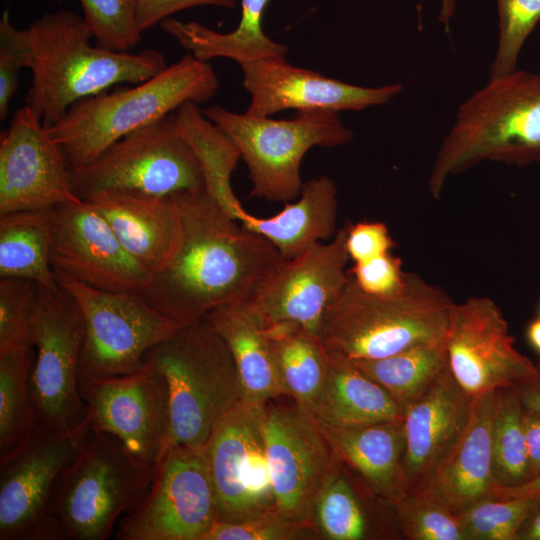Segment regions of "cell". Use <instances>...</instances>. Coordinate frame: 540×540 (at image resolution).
I'll return each mask as SVG.
<instances>
[{
	"label": "cell",
	"mask_w": 540,
	"mask_h": 540,
	"mask_svg": "<svg viewBox=\"0 0 540 540\" xmlns=\"http://www.w3.org/2000/svg\"><path fill=\"white\" fill-rule=\"evenodd\" d=\"M318 424L339 462L355 472L373 496L393 507L406 494L402 420L355 427Z\"/></svg>",
	"instance_id": "25"
},
{
	"label": "cell",
	"mask_w": 540,
	"mask_h": 540,
	"mask_svg": "<svg viewBox=\"0 0 540 540\" xmlns=\"http://www.w3.org/2000/svg\"><path fill=\"white\" fill-rule=\"evenodd\" d=\"M29 68L28 43L24 29H16L4 11L0 20V119L6 118L9 104L19 85V72Z\"/></svg>",
	"instance_id": "43"
},
{
	"label": "cell",
	"mask_w": 540,
	"mask_h": 540,
	"mask_svg": "<svg viewBox=\"0 0 540 540\" xmlns=\"http://www.w3.org/2000/svg\"><path fill=\"white\" fill-rule=\"evenodd\" d=\"M523 412L515 388L498 391L491 436L496 488L520 486L530 479Z\"/></svg>",
	"instance_id": "35"
},
{
	"label": "cell",
	"mask_w": 540,
	"mask_h": 540,
	"mask_svg": "<svg viewBox=\"0 0 540 540\" xmlns=\"http://www.w3.org/2000/svg\"><path fill=\"white\" fill-rule=\"evenodd\" d=\"M174 116L179 133L199 161L206 192L227 215L240 221L246 210L231 186V175L241 159L238 148L203 114L198 104L186 103Z\"/></svg>",
	"instance_id": "30"
},
{
	"label": "cell",
	"mask_w": 540,
	"mask_h": 540,
	"mask_svg": "<svg viewBox=\"0 0 540 540\" xmlns=\"http://www.w3.org/2000/svg\"><path fill=\"white\" fill-rule=\"evenodd\" d=\"M520 497L540 498V473L520 486L496 488L495 491V499Z\"/></svg>",
	"instance_id": "49"
},
{
	"label": "cell",
	"mask_w": 540,
	"mask_h": 540,
	"mask_svg": "<svg viewBox=\"0 0 540 540\" xmlns=\"http://www.w3.org/2000/svg\"><path fill=\"white\" fill-rule=\"evenodd\" d=\"M24 32L33 74L25 102L45 127L83 98L116 84L146 81L167 67L155 49L117 52L92 46L84 18L68 10L47 13Z\"/></svg>",
	"instance_id": "2"
},
{
	"label": "cell",
	"mask_w": 540,
	"mask_h": 540,
	"mask_svg": "<svg viewBox=\"0 0 540 540\" xmlns=\"http://www.w3.org/2000/svg\"><path fill=\"white\" fill-rule=\"evenodd\" d=\"M236 3L237 0H137V24L143 33L172 14L187 8L201 5L234 8Z\"/></svg>",
	"instance_id": "46"
},
{
	"label": "cell",
	"mask_w": 540,
	"mask_h": 540,
	"mask_svg": "<svg viewBox=\"0 0 540 540\" xmlns=\"http://www.w3.org/2000/svg\"><path fill=\"white\" fill-rule=\"evenodd\" d=\"M269 1L241 0L239 24L229 33H219L198 22H182L170 17L162 20L160 27L201 61L223 57L241 64L285 58L287 46L273 41L263 30V16Z\"/></svg>",
	"instance_id": "29"
},
{
	"label": "cell",
	"mask_w": 540,
	"mask_h": 540,
	"mask_svg": "<svg viewBox=\"0 0 540 540\" xmlns=\"http://www.w3.org/2000/svg\"><path fill=\"white\" fill-rule=\"evenodd\" d=\"M498 391L475 397L470 423L459 444L418 491L455 515L483 500L495 499L491 436Z\"/></svg>",
	"instance_id": "24"
},
{
	"label": "cell",
	"mask_w": 540,
	"mask_h": 540,
	"mask_svg": "<svg viewBox=\"0 0 540 540\" xmlns=\"http://www.w3.org/2000/svg\"><path fill=\"white\" fill-rule=\"evenodd\" d=\"M337 208L336 184L321 175L304 182L298 200L286 203L276 215L260 218L246 211L239 222L270 241L282 258L290 259L335 236Z\"/></svg>",
	"instance_id": "26"
},
{
	"label": "cell",
	"mask_w": 540,
	"mask_h": 540,
	"mask_svg": "<svg viewBox=\"0 0 540 540\" xmlns=\"http://www.w3.org/2000/svg\"><path fill=\"white\" fill-rule=\"evenodd\" d=\"M514 388L523 409L540 416V371Z\"/></svg>",
	"instance_id": "48"
},
{
	"label": "cell",
	"mask_w": 540,
	"mask_h": 540,
	"mask_svg": "<svg viewBox=\"0 0 540 540\" xmlns=\"http://www.w3.org/2000/svg\"><path fill=\"white\" fill-rule=\"evenodd\" d=\"M315 528L327 539L366 538L368 521L360 500L339 467L323 486L314 504Z\"/></svg>",
	"instance_id": "36"
},
{
	"label": "cell",
	"mask_w": 540,
	"mask_h": 540,
	"mask_svg": "<svg viewBox=\"0 0 540 540\" xmlns=\"http://www.w3.org/2000/svg\"><path fill=\"white\" fill-rule=\"evenodd\" d=\"M144 359L164 376L169 428L163 455L172 447H203L217 422L240 397L232 354L206 321L181 327L150 349Z\"/></svg>",
	"instance_id": "6"
},
{
	"label": "cell",
	"mask_w": 540,
	"mask_h": 540,
	"mask_svg": "<svg viewBox=\"0 0 540 540\" xmlns=\"http://www.w3.org/2000/svg\"><path fill=\"white\" fill-rule=\"evenodd\" d=\"M89 428L88 421L71 431L39 424L26 443L0 459V540L66 539L48 513L49 501Z\"/></svg>",
	"instance_id": "12"
},
{
	"label": "cell",
	"mask_w": 540,
	"mask_h": 540,
	"mask_svg": "<svg viewBox=\"0 0 540 540\" xmlns=\"http://www.w3.org/2000/svg\"><path fill=\"white\" fill-rule=\"evenodd\" d=\"M496 3L499 36L489 77L518 69L522 47L540 22V0H496Z\"/></svg>",
	"instance_id": "41"
},
{
	"label": "cell",
	"mask_w": 540,
	"mask_h": 540,
	"mask_svg": "<svg viewBox=\"0 0 540 540\" xmlns=\"http://www.w3.org/2000/svg\"><path fill=\"white\" fill-rule=\"evenodd\" d=\"M540 498L487 499L457 515L466 540H517Z\"/></svg>",
	"instance_id": "38"
},
{
	"label": "cell",
	"mask_w": 540,
	"mask_h": 540,
	"mask_svg": "<svg viewBox=\"0 0 540 540\" xmlns=\"http://www.w3.org/2000/svg\"><path fill=\"white\" fill-rule=\"evenodd\" d=\"M523 426L529 460L530 479H532L540 473V416L524 410Z\"/></svg>",
	"instance_id": "47"
},
{
	"label": "cell",
	"mask_w": 540,
	"mask_h": 540,
	"mask_svg": "<svg viewBox=\"0 0 540 540\" xmlns=\"http://www.w3.org/2000/svg\"><path fill=\"white\" fill-rule=\"evenodd\" d=\"M69 172L81 200L109 190L169 196L205 189L199 161L179 133L174 113L125 135L93 162Z\"/></svg>",
	"instance_id": "9"
},
{
	"label": "cell",
	"mask_w": 540,
	"mask_h": 540,
	"mask_svg": "<svg viewBox=\"0 0 540 540\" xmlns=\"http://www.w3.org/2000/svg\"><path fill=\"white\" fill-rule=\"evenodd\" d=\"M454 303L413 273L404 291L389 297L364 292L350 277L325 311L320 339L329 354L348 360L385 358L445 341Z\"/></svg>",
	"instance_id": "5"
},
{
	"label": "cell",
	"mask_w": 540,
	"mask_h": 540,
	"mask_svg": "<svg viewBox=\"0 0 540 540\" xmlns=\"http://www.w3.org/2000/svg\"><path fill=\"white\" fill-rule=\"evenodd\" d=\"M243 86L250 94L245 113L269 117L284 110L360 111L385 104L402 92V85L364 87L292 66L286 58L239 64Z\"/></svg>",
	"instance_id": "21"
},
{
	"label": "cell",
	"mask_w": 540,
	"mask_h": 540,
	"mask_svg": "<svg viewBox=\"0 0 540 540\" xmlns=\"http://www.w3.org/2000/svg\"><path fill=\"white\" fill-rule=\"evenodd\" d=\"M310 415L328 426L355 427L403 420L404 413L350 360L329 354L327 376Z\"/></svg>",
	"instance_id": "28"
},
{
	"label": "cell",
	"mask_w": 540,
	"mask_h": 540,
	"mask_svg": "<svg viewBox=\"0 0 540 540\" xmlns=\"http://www.w3.org/2000/svg\"><path fill=\"white\" fill-rule=\"evenodd\" d=\"M209 62L185 54L150 79L83 98L46 127L69 168L96 160L125 135L174 113L186 103L202 104L218 91Z\"/></svg>",
	"instance_id": "4"
},
{
	"label": "cell",
	"mask_w": 540,
	"mask_h": 540,
	"mask_svg": "<svg viewBox=\"0 0 540 540\" xmlns=\"http://www.w3.org/2000/svg\"><path fill=\"white\" fill-rule=\"evenodd\" d=\"M279 380L296 405L311 414L327 376L329 354L319 336L293 324L266 326Z\"/></svg>",
	"instance_id": "32"
},
{
	"label": "cell",
	"mask_w": 540,
	"mask_h": 540,
	"mask_svg": "<svg viewBox=\"0 0 540 540\" xmlns=\"http://www.w3.org/2000/svg\"><path fill=\"white\" fill-rule=\"evenodd\" d=\"M33 348L0 350V459L26 443L40 424L30 392Z\"/></svg>",
	"instance_id": "34"
},
{
	"label": "cell",
	"mask_w": 540,
	"mask_h": 540,
	"mask_svg": "<svg viewBox=\"0 0 540 540\" xmlns=\"http://www.w3.org/2000/svg\"><path fill=\"white\" fill-rule=\"evenodd\" d=\"M402 409L422 396L449 365L446 340L420 344L374 360H350Z\"/></svg>",
	"instance_id": "33"
},
{
	"label": "cell",
	"mask_w": 540,
	"mask_h": 540,
	"mask_svg": "<svg viewBox=\"0 0 540 540\" xmlns=\"http://www.w3.org/2000/svg\"><path fill=\"white\" fill-rule=\"evenodd\" d=\"M483 161L540 165V74L489 77L458 107L430 172V194L440 198L450 176Z\"/></svg>",
	"instance_id": "3"
},
{
	"label": "cell",
	"mask_w": 540,
	"mask_h": 540,
	"mask_svg": "<svg viewBox=\"0 0 540 540\" xmlns=\"http://www.w3.org/2000/svg\"><path fill=\"white\" fill-rule=\"evenodd\" d=\"M154 470L114 437L89 428L54 484L48 513L66 539L105 540L145 493Z\"/></svg>",
	"instance_id": "7"
},
{
	"label": "cell",
	"mask_w": 540,
	"mask_h": 540,
	"mask_svg": "<svg viewBox=\"0 0 540 540\" xmlns=\"http://www.w3.org/2000/svg\"><path fill=\"white\" fill-rule=\"evenodd\" d=\"M265 406L238 401L204 445L219 522L277 510L263 436Z\"/></svg>",
	"instance_id": "14"
},
{
	"label": "cell",
	"mask_w": 540,
	"mask_h": 540,
	"mask_svg": "<svg viewBox=\"0 0 540 540\" xmlns=\"http://www.w3.org/2000/svg\"><path fill=\"white\" fill-rule=\"evenodd\" d=\"M537 365L540 367V360L537 362Z\"/></svg>",
	"instance_id": "53"
},
{
	"label": "cell",
	"mask_w": 540,
	"mask_h": 540,
	"mask_svg": "<svg viewBox=\"0 0 540 540\" xmlns=\"http://www.w3.org/2000/svg\"><path fill=\"white\" fill-rule=\"evenodd\" d=\"M53 208L0 214V277L31 279L59 289L50 262Z\"/></svg>",
	"instance_id": "31"
},
{
	"label": "cell",
	"mask_w": 540,
	"mask_h": 540,
	"mask_svg": "<svg viewBox=\"0 0 540 540\" xmlns=\"http://www.w3.org/2000/svg\"><path fill=\"white\" fill-rule=\"evenodd\" d=\"M393 508L407 539L466 540L457 515L423 493H407Z\"/></svg>",
	"instance_id": "40"
},
{
	"label": "cell",
	"mask_w": 540,
	"mask_h": 540,
	"mask_svg": "<svg viewBox=\"0 0 540 540\" xmlns=\"http://www.w3.org/2000/svg\"><path fill=\"white\" fill-rule=\"evenodd\" d=\"M446 348L455 379L473 397L514 388L540 371L516 349L501 309L488 297L453 304Z\"/></svg>",
	"instance_id": "18"
},
{
	"label": "cell",
	"mask_w": 540,
	"mask_h": 540,
	"mask_svg": "<svg viewBox=\"0 0 540 540\" xmlns=\"http://www.w3.org/2000/svg\"><path fill=\"white\" fill-rule=\"evenodd\" d=\"M54 272L84 319L79 381L137 371L150 349L183 327L156 311L139 293L104 291Z\"/></svg>",
	"instance_id": "10"
},
{
	"label": "cell",
	"mask_w": 540,
	"mask_h": 540,
	"mask_svg": "<svg viewBox=\"0 0 540 540\" xmlns=\"http://www.w3.org/2000/svg\"><path fill=\"white\" fill-rule=\"evenodd\" d=\"M458 0H440L438 21L444 25L446 32L449 31L450 21L456 12Z\"/></svg>",
	"instance_id": "51"
},
{
	"label": "cell",
	"mask_w": 540,
	"mask_h": 540,
	"mask_svg": "<svg viewBox=\"0 0 540 540\" xmlns=\"http://www.w3.org/2000/svg\"><path fill=\"white\" fill-rule=\"evenodd\" d=\"M173 195L181 223L177 250L139 294L188 326L217 307L246 303L282 257L266 238L238 225L205 189Z\"/></svg>",
	"instance_id": "1"
},
{
	"label": "cell",
	"mask_w": 540,
	"mask_h": 540,
	"mask_svg": "<svg viewBox=\"0 0 540 540\" xmlns=\"http://www.w3.org/2000/svg\"><path fill=\"white\" fill-rule=\"evenodd\" d=\"M346 228L328 243L282 258L245 303L265 324H293L320 337L323 316L350 276Z\"/></svg>",
	"instance_id": "16"
},
{
	"label": "cell",
	"mask_w": 540,
	"mask_h": 540,
	"mask_svg": "<svg viewBox=\"0 0 540 540\" xmlns=\"http://www.w3.org/2000/svg\"><path fill=\"white\" fill-rule=\"evenodd\" d=\"M89 427L118 440L140 464L155 468L169 428V395L162 373L149 360L137 371L79 381Z\"/></svg>",
	"instance_id": "15"
},
{
	"label": "cell",
	"mask_w": 540,
	"mask_h": 540,
	"mask_svg": "<svg viewBox=\"0 0 540 540\" xmlns=\"http://www.w3.org/2000/svg\"><path fill=\"white\" fill-rule=\"evenodd\" d=\"M263 436L277 511L315 527L317 496L341 464L320 425L297 405L266 404Z\"/></svg>",
	"instance_id": "17"
},
{
	"label": "cell",
	"mask_w": 540,
	"mask_h": 540,
	"mask_svg": "<svg viewBox=\"0 0 540 540\" xmlns=\"http://www.w3.org/2000/svg\"><path fill=\"white\" fill-rule=\"evenodd\" d=\"M394 247L395 242L382 222L363 221L346 227V248L354 263L389 253Z\"/></svg>",
	"instance_id": "45"
},
{
	"label": "cell",
	"mask_w": 540,
	"mask_h": 540,
	"mask_svg": "<svg viewBox=\"0 0 540 540\" xmlns=\"http://www.w3.org/2000/svg\"><path fill=\"white\" fill-rule=\"evenodd\" d=\"M227 344L237 371L241 401L266 405L286 395L263 321L245 303L223 305L205 319Z\"/></svg>",
	"instance_id": "27"
},
{
	"label": "cell",
	"mask_w": 540,
	"mask_h": 540,
	"mask_svg": "<svg viewBox=\"0 0 540 540\" xmlns=\"http://www.w3.org/2000/svg\"><path fill=\"white\" fill-rule=\"evenodd\" d=\"M526 336L530 345L540 355V317L528 325Z\"/></svg>",
	"instance_id": "52"
},
{
	"label": "cell",
	"mask_w": 540,
	"mask_h": 540,
	"mask_svg": "<svg viewBox=\"0 0 540 540\" xmlns=\"http://www.w3.org/2000/svg\"><path fill=\"white\" fill-rule=\"evenodd\" d=\"M69 170L41 120L19 108L0 138V214L81 201Z\"/></svg>",
	"instance_id": "20"
},
{
	"label": "cell",
	"mask_w": 540,
	"mask_h": 540,
	"mask_svg": "<svg viewBox=\"0 0 540 540\" xmlns=\"http://www.w3.org/2000/svg\"><path fill=\"white\" fill-rule=\"evenodd\" d=\"M474 401L448 365L405 408L402 472L406 494L421 490L450 457L468 428Z\"/></svg>",
	"instance_id": "22"
},
{
	"label": "cell",
	"mask_w": 540,
	"mask_h": 540,
	"mask_svg": "<svg viewBox=\"0 0 540 540\" xmlns=\"http://www.w3.org/2000/svg\"><path fill=\"white\" fill-rule=\"evenodd\" d=\"M202 112L238 148L248 167L251 196L268 201L298 198L301 162L312 147L334 148L354 137L338 113L327 110L298 112L292 119L240 114L219 105Z\"/></svg>",
	"instance_id": "8"
},
{
	"label": "cell",
	"mask_w": 540,
	"mask_h": 540,
	"mask_svg": "<svg viewBox=\"0 0 540 540\" xmlns=\"http://www.w3.org/2000/svg\"><path fill=\"white\" fill-rule=\"evenodd\" d=\"M83 18L96 45L130 52L141 41L136 18L137 0H79Z\"/></svg>",
	"instance_id": "39"
},
{
	"label": "cell",
	"mask_w": 540,
	"mask_h": 540,
	"mask_svg": "<svg viewBox=\"0 0 540 540\" xmlns=\"http://www.w3.org/2000/svg\"><path fill=\"white\" fill-rule=\"evenodd\" d=\"M517 540H540V508L522 526Z\"/></svg>",
	"instance_id": "50"
},
{
	"label": "cell",
	"mask_w": 540,
	"mask_h": 540,
	"mask_svg": "<svg viewBox=\"0 0 540 540\" xmlns=\"http://www.w3.org/2000/svg\"><path fill=\"white\" fill-rule=\"evenodd\" d=\"M83 337L84 319L73 296L61 286L55 291L42 286L30 376V392L41 425L71 431L87 421L79 390Z\"/></svg>",
	"instance_id": "13"
},
{
	"label": "cell",
	"mask_w": 540,
	"mask_h": 540,
	"mask_svg": "<svg viewBox=\"0 0 540 540\" xmlns=\"http://www.w3.org/2000/svg\"><path fill=\"white\" fill-rule=\"evenodd\" d=\"M310 528L315 527L291 520L275 510L241 522L216 521L204 540H292L302 538Z\"/></svg>",
	"instance_id": "42"
},
{
	"label": "cell",
	"mask_w": 540,
	"mask_h": 540,
	"mask_svg": "<svg viewBox=\"0 0 540 540\" xmlns=\"http://www.w3.org/2000/svg\"><path fill=\"white\" fill-rule=\"evenodd\" d=\"M217 521L215 493L203 447L176 446L119 520L117 540H204Z\"/></svg>",
	"instance_id": "11"
},
{
	"label": "cell",
	"mask_w": 540,
	"mask_h": 540,
	"mask_svg": "<svg viewBox=\"0 0 540 540\" xmlns=\"http://www.w3.org/2000/svg\"><path fill=\"white\" fill-rule=\"evenodd\" d=\"M42 286L31 279L0 278V350L34 347Z\"/></svg>",
	"instance_id": "37"
},
{
	"label": "cell",
	"mask_w": 540,
	"mask_h": 540,
	"mask_svg": "<svg viewBox=\"0 0 540 540\" xmlns=\"http://www.w3.org/2000/svg\"><path fill=\"white\" fill-rule=\"evenodd\" d=\"M84 200L105 217L124 248L151 275L175 254L181 223L174 195L109 190Z\"/></svg>",
	"instance_id": "23"
},
{
	"label": "cell",
	"mask_w": 540,
	"mask_h": 540,
	"mask_svg": "<svg viewBox=\"0 0 540 540\" xmlns=\"http://www.w3.org/2000/svg\"><path fill=\"white\" fill-rule=\"evenodd\" d=\"M356 285L375 296H395L404 291L409 273L402 269L401 259L391 252L354 263L348 272Z\"/></svg>",
	"instance_id": "44"
},
{
	"label": "cell",
	"mask_w": 540,
	"mask_h": 540,
	"mask_svg": "<svg viewBox=\"0 0 540 540\" xmlns=\"http://www.w3.org/2000/svg\"><path fill=\"white\" fill-rule=\"evenodd\" d=\"M50 262L54 271L104 291L140 293L151 277L85 200L54 207Z\"/></svg>",
	"instance_id": "19"
}]
</instances>
